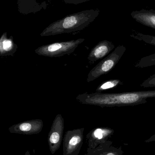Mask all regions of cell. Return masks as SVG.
Here are the masks:
<instances>
[{
	"instance_id": "6da1fadb",
	"label": "cell",
	"mask_w": 155,
	"mask_h": 155,
	"mask_svg": "<svg viewBox=\"0 0 155 155\" xmlns=\"http://www.w3.org/2000/svg\"><path fill=\"white\" fill-rule=\"evenodd\" d=\"M149 98H155V90L116 93L96 92L88 94L86 92L78 95L76 99L83 104L113 107L146 104Z\"/></svg>"
},
{
	"instance_id": "2e32d148",
	"label": "cell",
	"mask_w": 155,
	"mask_h": 155,
	"mask_svg": "<svg viewBox=\"0 0 155 155\" xmlns=\"http://www.w3.org/2000/svg\"><path fill=\"white\" fill-rule=\"evenodd\" d=\"M155 142V134L153 135L149 139L145 141V143H151V142Z\"/></svg>"
},
{
	"instance_id": "ba28073f",
	"label": "cell",
	"mask_w": 155,
	"mask_h": 155,
	"mask_svg": "<svg viewBox=\"0 0 155 155\" xmlns=\"http://www.w3.org/2000/svg\"><path fill=\"white\" fill-rule=\"evenodd\" d=\"M114 130L108 127H98L93 129L86 135L88 147L93 149L109 140Z\"/></svg>"
},
{
	"instance_id": "3957f363",
	"label": "cell",
	"mask_w": 155,
	"mask_h": 155,
	"mask_svg": "<svg viewBox=\"0 0 155 155\" xmlns=\"http://www.w3.org/2000/svg\"><path fill=\"white\" fill-rule=\"evenodd\" d=\"M126 51V47L124 45L117 46L113 51L109 54L90 71L87 75V82H92L100 76L110 72L118 63Z\"/></svg>"
},
{
	"instance_id": "4fadbf2b",
	"label": "cell",
	"mask_w": 155,
	"mask_h": 155,
	"mask_svg": "<svg viewBox=\"0 0 155 155\" xmlns=\"http://www.w3.org/2000/svg\"><path fill=\"white\" fill-rule=\"evenodd\" d=\"M18 49L12 36L7 37V33H4L0 39V54L2 57L13 56Z\"/></svg>"
},
{
	"instance_id": "8992f818",
	"label": "cell",
	"mask_w": 155,
	"mask_h": 155,
	"mask_svg": "<svg viewBox=\"0 0 155 155\" xmlns=\"http://www.w3.org/2000/svg\"><path fill=\"white\" fill-rule=\"evenodd\" d=\"M64 120L61 114L56 115L53 121L47 137L49 150L54 154L60 148L63 141Z\"/></svg>"
},
{
	"instance_id": "9a60e30c",
	"label": "cell",
	"mask_w": 155,
	"mask_h": 155,
	"mask_svg": "<svg viewBox=\"0 0 155 155\" xmlns=\"http://www.w3.org/2000/svg\"><path fill=\"white\" fill-rule=\"evenodd\" d=\"M140 86L144 87H155V74H153L140 84Z\"/></svg>"
},
{
	"instance_id": "5bb4252c",
	"label": "cell",
	"mask_w": 155,
	"mask_h": 155,
	"mask_svg": "<svg viewBox=\"0 0 155 155\" xmlns=\"http://www.w3.org/2000/svg\"><path fill=\"white\" fill-rule=\"evenodd\" d=\"M123 83L119 79H110L101 84L96 89V92H102L108 89H112Z\"/></svg>"
},
{
	"instance_id": "7c38bea8",
	"label": "cell",
	"mask_w": 155,
	"mask_h": 155,
	"mask_svg": "<svg viewBox=\"0 0 155 155\" xmlns=\"http://www.w3.org/2000/svg\"><path fill=\"white\" fill-rule=\"evenodd\" d=\"M131 15L136 21L145 26L155 29V11L142 9L132 12Z\"/></svg>"
},
{
	"instance_id": "e0dca14e",
	"label": "cell",
	"mask_w": 155,
	"mask_h": 155,
	"mask_svg": "<svg viewBox=\"0 0 155 155\" xmlns=\"http://www.w3.org/2000/svg\"><path fill=\"white\" fill-rule=\"evenodd\" d=\"M25 155H31L30 154V152H29L28 150H27V151H26V153H25Z\"/></svg>"
},
{
	"instance_id": "9c48e42d",
	"label": "cell",
	"mask_w": 155,
	"mask_h": 155,
	"mask_svg": "<svg viewBox=\"0 0 155 155\" xmlns=\"http://www.w3.org/2000/svg\"><path fill=\"white\" fill-rule=\"evenodd\" d=\"M130 36L136 40L143 41L146 43L155 46V36L144 34L133 30ZM135 66L136 68H143L155 65V53L145 56L136 63Z\"/></svg>"
},
{
	"instance_id": "d6986e66",
	"label": "cell",
	"mask_w": 155,
	"mask_h": 155,
	"mask_svg": "<svg viewBox=\"0 0 155 155\" xmlns=\"http://www.w3.org/2000/svg\"></svg>"
},
{
	"instance_id": "52a82bcc",
	"label": "cell",
	"mask_w": 155,
	"mask_h": 155,
	"mask_svg": "<svg viewBox=\"0 0 155 155\" xmlns=\"http://www.w3.org/2000/svg\"><path fill=\"white\" fill-rule=\"evenodd\" d=\"M41 119H33L21 122L10 127L8 131L11 134L22 135H34L39 134L43 127Z\"/></svg>"
},
{
	"instance_id": "5b68a950",
	"label": "cell",
	"mask_w": 155,
	"mask_h": 155,
	"mask_svg": "<svg viewBox=\"0 0 155 155\" xmlns=\"http://www.w3.org/2000/svg\"><path fill=\"white\" fill-rule=\"evenodd\" d=\"M85 128L68 130L63 139V155H78L83 143Z\"/></svg>"
},
{
	"instance_id": "ffe728a7",
	"label": "cell",
	"mask_w": 155,
	"mask_h": 155,
	"mask_svg": "<svg viewBox=\"0 0 155 155\" xmlns=\"http://www.w3.org/2000/svg\"></svg>"
},
{
	"instance_id": "30bf717a",
	"label": "cell",
	"mask_w": 155,
	"mask_h": 155,
	"mask_svg": "<svg viewBox=\"0 0 155 155\" xmlns=\"http://www.w3.org/2000/svg\"><path fill=\"white\" fill-rule=\"evenodd\" d=\"M113 42L107 40L99 42L92 49L87 57L90 64H94L109 54L115 48Z\"/></svg>"
},
{
	"instance_id": "7a4b0ae2",
	"label": "cell",
	"mask_w": 155,
	"mask_h": 155,
	"mask_svg": "<svg viewBox=\"0 0 155 155\" xmlns=\"http://www.w3.org/2000/svg\"><path fill=\"white\" fill-rule=\"evenodd\" d=\"M99 13V10L92 9L69 15L51 24L42 31L40 36H52L82 31L96 19Z\"/></svg>"
},
{
	"instance_id": "ac0fdd59",
	"label": "cell",
	"mask_w": 155,
	"mask_h": 155,
	"mask_svg": "<svg viewBox=\"0 0 155 155\" xmlns=\"http://www.w3.org/2000/svg\"></svg>"
},
{
	"instance_id": "277c9868",
	"label": "cell",
	"mask_w": 155,
	"mask_h": 155,
	"mask_svg": "<svg viewBox=\"0 0 155 155\" xmlns=\"http://www.w3.org/2000/svg\"><path fill=\"white\" fill-rule=\"evenodd\" d=\"M85 39L80 38L67 41L59 42L43 45L35 49V52L40 56L58 57L72 53Z\"/></svg>"
},
{
	"instance_id": "8fae6325",
	"label": "cell",
	"mask_w": 155,
	"mask_h": 155,
	"mask_svg": "<svg viewBox=\"0 0 155 155\" xmlns=\"http://www.w3.org/2000/svg\"><path fill=\"white\" fill-rule=\"evenodd\" d=\"M112 141L108 140L93 149L88 147L84 155H123L122 147H115Z\"/></svg>"
}]
</instances>
